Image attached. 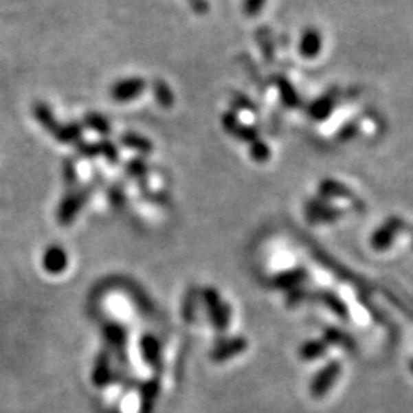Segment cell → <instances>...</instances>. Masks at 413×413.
Returning a JSON list of instances; mask_svg holds the SVG:
<instances>
[{"label": "cell", "mask_w": 413, "mask_h": 413, "mask_svg": "<svg viewBox=\"0 0 413 413\" xmlns=\"http://www.w3.org/2000/svg\"><path fill=\"white\" fill-rule=\"evenodd\" d=\"M91 192H92L91 186H86L85 188H81V190L72 192L66 196L58 208V219L63 225H67V223L76 218L77 213L80 212V208L85 205L86 199L89 198Z\"/></svg>", "instance_id": "6da1fadb"}, {"label": "cell", "mask_w": 413, "mask_h": 413, "mask_svg": "<svg viewBox=\"0 0 413 413\" xmlns=\"http://www.w3.org/2000/svg\"><path fill=\"white\" fill-rule=\"evenodd\" d=\"M146 89V81L141 77H132L115 83L111 89V97L118 103H127L138 98Z\"/></svg>", "instance_id": "7a4b0ae2"}, {"label": "cell", "mask_w": 413, "mask_h": 413, "mask_svg": "<svg viewBox=\"0 0 413 413\" xmlns=\"http://www.w3.org/2000/svg\"><path fill=\"white\" fill-rule=\"evenodd\" d=\"M222 127L225 129L230 135H233V137L243 141V143H254V141L259 139V132H257V129L242 124L238 118V115L234 112L223 113Z\"/></svg>", "instance_id": "3957f363"}, {"label": "cell", "mask_w": 413, "mask_h": 413, "mask_svg": "<svg viewBox=\"0 0 413 413\" xmlns=\"http://www.w3.org/2000/svg\"><path fill=\"white\" fill-rule=\"evenodd\" d=\"M323 46V40L320 32L314 28H308L303 32V36L300 38L299 43V51L302 54V57L304 58H314L320 54V49Z\"/></svg>", "instance_id": "277c9868"}, {"label": "cell", "mask_w": 413, "mask_h": 413, "mask_svg": "<svg viewBox=\"0 0 413 413\" xmlns=\"http://www.w3.org/2000/svg\"><path fill=\"white\" fill-rule=\"evenodd\" d=\"M34 118L38 121V124L42 126L46 132L49 133H56V131L58 129L60 123L56 118V115L51 111V107L43 103V101H38V103L34 104Z\"/></svg>", "instance_id": "5b68a950"}, {"label": "cell", "mask_w": 413, "mask_h": 413, "mask_svg": "<svg viewBox=\"0 0 413 413\" xmlns=\"http://www.w3.org/2000/svg\"><path fill=\"white\" fill-rule=\"evenodd\" d=\"M57 141L65 144H74L80 143L81 137H83V124L81 123H67V124H60L58 129L54 133Z\"/></svg>", "instance_id": "8992f818"}, {"label": "cell", "mask_w": 413, "mask_h": 413, "mask_svg": "<svg viewBox=\"0 0 413 413\" xmlns=\"http://www.w3.org/2000/svg\"><path fill=\"white\" fill-rule=\"evenodd\" d=\"M120 141H121V144H123V146L132 148V150H135V152L143 153V155H148V153H152V150H153L152 141L148 138H146V137H143V135H138L135 132H127L124 135H121Z\"/></svg>", "instance_id": "52a82bcc"}, {"label": "cell", "mask_w": 413, "mask_h": 413, "mask_svg": "<svg viewBox=\"0 0 413 413\" xmlns=\"http://www.w3.org/2000/svg\"><path fill=\"white\" fill-rule=\"evenodd\" d=\"M338 372H340V368H338L337 364H329L328 368H324L323 372H320V374H318L314 380V384H313L314 394L315 395L324 394V392L331 388L333 381H335Z\"/></svg>", "instance_id": "ba28073f"}, {"label": "cell", "mask_w": 413, "mask_h": 413, "mask_svg": "<svg viewBox=\"0 0 413 413\" xmlns=\"http://www.w3.org/2000/svg\"><path fill=\"white\" fill-rule=\"evenodd\" d=\"M276 85H277V87H279V96H280V100L283 104H285L287 107H291V109L300 106L299 93L295 92L294 86L291 85L287 78H283V77L276 78Z\"/></svg>", "instance_id": "9c48e42d"}, {"label": "cell", "mask_w": 413, "mask_h": 413, "mask_svg": "<svg viewBox=\"0 0 413 413\" xmlns=\"http://www.w3.org/2000/svg\"><path fill=\"white\" fill-rule=\"evenodd\" d=\"M81 124H83V127H87L93 132L103 135V137L109 135L111 131H112L109 120H107L106 117H103L101 113H97V112L86 113V117L83 118V123H81Z\"/></svg>", "instance_id": "30bf717a"}, {"label": "cell", "mask_w": 413, "mask_h": 413, "mask_svg": "<svg viewBox=\"0 0 413 413\" xmlns=\"http://www.w3.org/2000/svg\"><path fill=\"white\" fill-rule=\"evenodd\" d=\"M335 104L334 98L331 96H323L322 98L315 100L313 104L309 106V115L313 117L314 120L317 121H322V120H326L329 115H331V111H333V107Z\"/></svg>", "instance_id": "8fae6325"}, {"label": "cell", "mask_w": 413, "mask_h": 413, "mask_svg": "<svg viewBox=\"0 0 413 413\" xmlns=\"http://www.w3.org/2000/svg\"><path fill=\"white\" fill-rule=\"evenodd\" d=\"M66 253L58 247H51L45 254V267L52 273H58L66 268Z\"/></svg>", "instance_id": "7c38bea8"}, {"label": "cell", "mask_w": 413, "mask_h": 413, "mask_svg": "<svg viewBox=\"0 0 413 413\" xmlns=\"http://www.w3.org/2000/svg\"><path fill=\"white\" fill-rule=\"evenodd\" d=\"M152 89H153L155 100L158 101L159 106H162V107H172L173 106L175 97H173V92H172L170 87L167 86V83H164L162 80H155Z\"/></svg>", "instance_id": "4fadbf2b"}, {"label": "cell", "mask_w": 413, "mask_h": 413, "mask_svg": "<svg viewBox=\"0 0 413 413\" xmlns=\"http://www.w3.org/2000/svg\"><path fill=\"white\" fill-rule=\"evenodd\" d=\"M249 155H252V158L257 162H265L271 157V150H269V147H268L267 143H263V141L257 139V141H254V143H252Z\"/></svg>", "instance_id": "5bb4252c"}, {"label": "cell", "mask_w": 413, "mask_h": 413, "mask_svg": "<svg viewBox=\"0 0 413 413\" xmlns=\"http://www.w3.org/2000/svg\"><path fill=\"white\" fill-rule=\"evenodd\" d=\"M126 170L129 176H132V178H144L147 173V164L143 158H135L132 161H129Z\"/></svg>", "instance_id": "9a60e30c"}, {"label": "cell", "mask_w": 413, "mask_h": 413, "mask_svg": "<svg viewBox=\"0 0 413 413\" xmlns=\"http://www.w3.org/2000/svg\"><path fill=\"white\" fill-rule=\"evenodd\" d=\"M98 144H100V155H103L107 161L113 162L115 164V162H117L120 158V152H118L117 146H115L109 139H103Z\"/></svg>", "instance_id": "2e32d148"}, {"label": "cell", "mask_w": 413, "mask_h": 413, "mask_svg": "<svg viewBox=\"0 0 413 413\" xmlns=\"http://www.w3.org/2000/svg\"><path fill=\"white\" fill-rule=\"evenodd\" d=\"M158 350H159V348H158V343L155 338H146V340L143 342V352L148 361L153 363L155 360H157Z\"/></svg>", "instance_id": "e0dca14e"}, {"label": "cell", "mask_w": 413, "mask_h": 413, "mask_svg": "<svg viewBox=\"0 0 413 413\" xmlns=\"http://www.w3.org/2000/svg\"><path fill=\"white\" fill-rule=\"evenodd\" d=\"M77 150L81 157L93 158V157H97V155H100V144L98 143H81L80 141Z\"/></svg>", "instance_id": "ac0fdd59"}, {"label": "cell", "mask_w": 413, "mask_h": 413, "mask_svg": "<svg viewBox=\"0 0 413 413\" xmlns=\"http://www.w3.org/2000/svg\"><path fill=\"white\" fill-rule=\"evenodd\" d=\"M63 172H65V181L67 184L72 186L77 182V167L74 164L72 159H66L65 166H63Z\"/></svg>", "instance_id": "d6986e66"}, {"label": "cell", "mask_w": 413, "mask_h": 413, "mask_svg": "<svg viewBox=\"0 0 413 413\" xmlns=\"http://www.w3.org/2000/svg\"><path fill=\"white\" fill-rule=\"evenodd\" d=\"M267 0H245L243 2V10L248 16H256L263 10V5H265Z\"/></svg>", "instance_id": "ffe728a7"}, {"label": "cell", "mask_w": 413, "mask_h": 413, "mask_svg": "<svg viewBox=\"0 0 413 413\" xmlns=\"http://www.w3.org/2000/svg\"><path fill=\"white\" fill-rule=\"evenodd\" d=\"M238 98H239V101H234V104H236V107H238V109H241V107H243V109H254L253 104L249 103V100L247 97L238 96Z\"/></svg>", "instance_id": "44dd1931"}, {"label": "cell", "mask_w": 413, "mask_h": 413, "mask_svg": "<svg viewBox=\"0 0 413 413\" xmlns=\"http://www.w3.org/2000/svg\"><path fill=\"white\" fill-rule=\"evenodd\" d=\"M193 8L196 11H205L207 10V5H205V0H190Z\"/></svg>", "instance_id": "7402d4cb"}]
</instances>
